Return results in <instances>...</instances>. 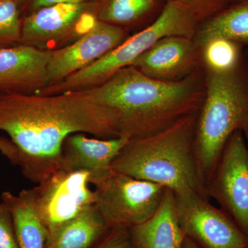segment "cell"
<instances>
[{
	"label": "cell",
	"mask_w": 248,
	"mask_h": 248,
	"mask_svg": "<svg viewBox=\"0 0 248 248\" xmlns=\"http://www.w3.org/2000/svg\"><path fill=\"white\" fill-rule=\"evenodd\" d=\"M0 130L16 146L15 166L37 184L60 170L62 145L69 135L119 138L112 112L79 91L48 95L0 93Z\"/></svg>",
	"instance_id": "obj_1"
},
{
	"label": "cell",
	"mask_w": 248,
	"mask_h": 248,
	"mask_svg": "<svg viewBox=\"0 0 248 248\" xmlns=\"http://www.w3.org/2000/svg\"><path fill=\"white\" fill-rule=\"evenodd\" d=\"M79 91L108 108L115 116L119 138L130 140L151 136L197 113L205 97V76L201 67L185 79L163 81L131 66L102 84Z\"/></svg>",
	"instance_id": "obj_2"
},
{
	"label": "cell",
	"mask_w": 248,
	"mask_h": 248,
	"mask_svg": "<svg viewBox=\"0 0 248 248\" xmlns=\"http://www.w3.org/2000/svg\"><path fill=\"white\" fill-rule=\"evenodd\" d=\"M198 112L151 136L129 140L111 164L112 171L164 186L176 197L209 199L194 151Z\"/></svg>",
	"instance_id": "obj_3"
},
{
	"label": "cell",
	"mask_w": 248,
	"mask_h": 248,
	"mask_svg": "<svg viewBox=\"0 0 248 248\" xmlns=\"http://www.w3.org/2000/svg\"><path fill=\"white\" fill-rule=\"evenodd\" d=\"M203 71L205 97L196 122L194 151L206 190L231 135L242 132L248 143V66L244 56L239 66L226 73Z\"/></svg>",
	"instance_id": "obj_4"
},
{
	"label": "cell",
	"mask_w": 248,
	"mask_h": 248,
	"mask_svg": "<svg viewBox=\"0 0 248 248\" xmlns=\"http://www.w3.org/2000/svg\"><path fill=\"white\" fill-rule=\"evenodd\" d=\"M197 27L198 22L187 10L177 3L166 1L159 16L148 27L128 37L92 64L73 73L59 84L41 90L37 94H60L102 84L120 70L131 66L139 57L165 37L184 36L193 39Z\"/></svg>",
	"instance_id": "obj_5"
},
{
	"label": "cell",
	"mask_w": 248,
	"mask_h": 248,
	"mask_svg": "<svg viewBox=\"0 0 248 248\" xmlns=\"http://www.w3.org/2000/svg\"><path fill=\"white\" fill-rule=\"evenodd\" d=\"M92 184L95 187L96 204L108 226L127 229L154 216L167 190L159 184L114 171Z\"/></svg>",
	"instance_id": "obj_6"
},
{
	"label": "cell",
	"mask_w": 248,
	"mask_h": 248,
	"mask_svg": "<svg viewBox=\"0 0 248 248\" xmlns=\"http://www.w3.org/2000/svg\"><path fill=\"white\" fill-rule=\"evenodd\" d=\"M88 171L59 170L34 187L36 208L48 236L96 203Z\"/></svg>",
	"instance_id": "obj_7"
},
{
	"label": "cell",
	"mask_w": 248,
	"mask_h": 248,
	"mask_svg": "<svg viewBox=\"0 0 248 248\" xmlns=\"http://www.w3.org/2000/svg\"><path fill=\"white\" fill-rule=\"evenodd\" d=\"M206 192L248 236V147L242 132L227 141Z\"/></svg>",
	"instance_id": "obj_8"
},
{
	"label": "cell",
	"mask_w": 248,
	"mask_h": 248,
	"mask_svg": "<svg viewBox=\"0 0 248 248\" xmlns=\"http://www.w3.org/2000/svg\"><path fill=\"white\" fill-rule=\"evenodd\" d=\"M87 1L46 6L35 10L22 22L20 45L45 50L60 48L76 41L94 26Z\"/></svg>",
	"instance_id": "obj_9"
},
{
	"label": "cell",
	"mask_w": 248,
	"mask_h": 248,
	"mask_svg": "<svg viewBox=\"0 0 248 248\" xmlns=\"http://www.w3.org/2000/svg\"><path fill=\"white\" fill-rule=\"evenodd\" d=\"M175 196V195H174ZM179 225L200 248H248V236L228 213L198 195L175 196Z\"/></svg>",
	"instance_id": "obj_10"
},
{
	"label": "cell",
	"mask_w": 248,
	"mask_h": 248,
	"mask_svg": "<svg viewBox=\"0 0 248 248\" xmlns=\"http://www.w3.org/2000/svg\"><path fill=\"white\" fill-rule=\"evenodd\" d=\"M128 37L123 28L98 19L88 32L70 45L50 50L48 86L59 84L92 64Z\"/></svg>",
	"instance_id": "obj_11"
},
{
	"label": "cell",
	"mask_w": 248,
	"mask_h": 248,
	"mask_svg": "<svg viewBox=\"0 0 248 248\" xmlns=\"http://www.w3.org/2000/svg\"><path fill=\"white\" fill-rule=\"evenodd\" d=\"M132 66L154 79L179 81L202 67L201 50L192 38L168 36L139 57Z\"/></svg>",
	"instance_id": "obj_12"
},
{
	"label": "cell",
	"mask_w": 248,
	"mask_h": 248,
	"mask_svg": "<svg viewBox=\"0 0 248 248\" xmlns=\"http://www.w3.org/2000/svg\"><path fill=\"white\" fill-rule=\"evenodd\" d=\"M50 50L26 45L0 48V93H37L48 86Z\"/></svg>",
	"instance_id": "obj_13"
},
{
	"label": "cell",
	"mask_w": 248,
	"mask_h": 248,
	"mask_svg": "<svg viewBox=\"0 0 248 248\" xmlns=\"http://www.w3.org/2000/svg\"><path fill=\"white\" fill-rule=\"evenodd\" d=\"M128 141L124 138L104 140L73 134L62 145L60 170L88 171L91 184L102 180L112 173L111 164Z\"/></svg>",
	"instance_id": "obj_14"
},
{
	"label": "cell",
	"mask_w": 248,
	"mask_h": 248,
	"mask_svg": "<svg viewBox=\"0 0 248 248\" xmlns=\"http://www.w3.org/2000/svg\"><path fill=\"white\" fill-rule=\"evenodd\" d=\"M129 232L136 248H184L186 234L178 221L172 191L167 188L154 216Z\"/></svg>",
	"instance_id": "obj_15"
},
{
	"label": "cell",
	"mask_w": 248,
	"mask_h": 248,
	"mask_svg": "<svg viewBox=\"0 0 248 248\" xmlns=\"http://www.w3.org/2000/svg\"><path fill=\"white\" fill-rule=\"evenodd\" d=\"M1 200L12 215L19 248H45L48 232L36 208L34 187L24 189L17 195L4 192Z\"/></svg>",
	"instance_id": "obj_16"
},
{
	"label": "cell",
	"mask_w": 248,
	"mask_h": 248,
	"mask_svg": "<svg viewBox=\"0 0 248 248\" xmlns=\"http://www.w3.org/2000/svg\"><path fill=\"white\" fill-rule=\"evenodd\" d=\"M109 228L97 204H93L49 234L45 248H91Z\"/></svg>",
	"instance_id": "obj_17"
},
{
	"label": "cell",
	"mask_w": 248,
	"mask_h": 248,
	"mask_svg": "<svg viewBox=\"0 0 248 248\" xmlns=\"http://www.w3.org/2000/svg\"><path fill=\"white\" fill-rule=\"evenodd\" d=\"M213 38L233 41L248 50V1L235 3L198 25L193 40L199 48Z\"/></svg>",
	"instance_id": "obj_18"
},
{
	"label": "cell",
	"mask_w": 248,
	"mask_h": 248,
	"mask_svg": "<svg viewBox=\"0 0 248 248\" xmlns=\"http://www.w3.org/2000/svg\"><path fill=\"white\" fill-rule=\"evenodd\" d=\"M201 60L204 70L226 73L239 66L244 60L245 48L224 38H213L200 47Z\"/></svg>",
	"instance_id": "obj_19"
},
{
	"label": "cell",
	"mask_w": 248,
	"mask_h": 248,
	"mask_svg": "<svg viewBox=\"0 0 248 248\" xmlns=\"http://www.w3.org/2000/svg\"><path fill=\"white\" fill-rule=\"evenodd\" d=\"M157 0H108L98 14V19L119 26L140 20L151 12Z\"/></svg>",
	"instance_id": "obj_20"
},
{
	"label": "cell",
	"mask_w": 248,
	"mask_h": 248,
	"mask_svg": "<svg viewBox=\"0 0 248 248\" xmlns=\"http://www.w3.org/2000/svg\"><path fill=\"white\" fill-rule=\"evenodd\" d=\"M21 28L18 0H0V48L20 45Z\"/></svg>",
	"instance_id": "obj_21"
},
{
	"label": "cell",
	"mask_w": 248,
	"mask_h": 248,
	"mask_svg": "<svg viewBox=\"0 0 248 248\" xmlns=\"http://www.w3.org/2000/svg\"><path fill=\"white\" fill-rule=\"evenodd\" d=\"M180 5L193 16L197 22L204 21L237 2V0H166Z\"/></svg>",
	"instance_id": "obj_22"
},
{
	"label": "cell",
	"mask_w": 248,
	"mask_h": 248,
	"mask_svg": "<svg viewBox=\"0 0 248 248\" xmlns=\"http://www.w3.org/2000/svg\"><path fill=\"white\" fill-rule=\"evenodd\" d=\"M91 248H136L129 229L120 226L111 227Z\"/></svg>",
	"instance_id": "obj_23"
},
{
	"label": "cell",
	"mask_w": 248,
	"mask_h": 248,
	"mask_svg": "<svg viewBox=\"0 0 248 248\" xmlns=\"http://www.w3.org/2000/svg\"><path fill=\"white\" fill-rule=\"evenodd\" d=\"M0 248H19L12 215L2 202L0 203Z\"/></svg>",
	"instance_id": "obj_24"
},
{
	"label": "cell",
	"mask_w": 248,
	"mask_h": 248,
	"mask_svg": "<svg viewBox=\"0 0 248 248\" xmlns=\"http://www.w3.org/2000/svg\"><path fill=\"white\" fill-rule=\"evenodd\" d=\"M0 152L1 154L6 156L13 164H15L17 151L16 146L11 140L6 138H0Z\"/></svg>",
	"instance_id": "obj_25"
},
{
	"label": "cell",
	"mask_w": 248,
	"mask_h": 248,
	"mask_svg": "<svg viewBox=\"0 0 248 248\" xmlns=\"http://www.w3.org/2000/svg\"><path fill=\"white\" fill-rule=\"evenodd\" d=\"M87 0H32V8L33 11L46 7V6H53V5L60 4H68V3H81L85 2Z\"/></svg>",
	"instance_id": "obj_26"
},
{
	"label": "cell",
	"mask_w": 248,
	"mask_h": 248,
	"mask_svg": "<svg viewBox=\"0 0 248 248\" xmlns=\"http://www.w3.org/2000/svg\"><path fill=\"white\" fill-rule=\"evenodd\" d=\"M184 248H200L198 245L196 244L195 241H192L190 238L186 236L185 241H184Z\"/></svg>",
	"instance_id": "obj_27"
},
{
	"label": "cell",
	"mask_w": 248,
	"mask_h": 248,
	"mask_svg": "<svg viewBox=\"0 0 248 248\" xmlns=\"http://www.w3.org/2000/svg\"><path fill=\"white\" fill-rule=\"evenodd\" d=\"M245 58H246V63L248 66V50H246V49H245Z\"/></svg>",
	"instance_id": "obj_28"
},
{
	"label": "cell",
	"mask_w": 248,
	"mask_h": 248,
	"mask_svg": "<svg viewBox=\"0 0 248 248\" xmlns=\"http://www.w3.org/2000/svg\"><path fill=\"white\" fill-rule=\"evenodd\" d=\"M245 1H248V0H237V2H245Z\"/></svg>",
	"instance_id": "obj_29"
},
{
	"label": "cell",
	"mask_w": 248,
	"mask_h": 248,
	"mask_svg": "<svg viewBox=\"0 0 248 248\" xmlns=\"http://www.w3.org/2000/svg\"><path fill=\"white\" fill-rule=\"evenodd\" d=\"M247 144H248V143H247Z\"/></svg>",
	"instance_id": "obj_30"
}]
</instances>
